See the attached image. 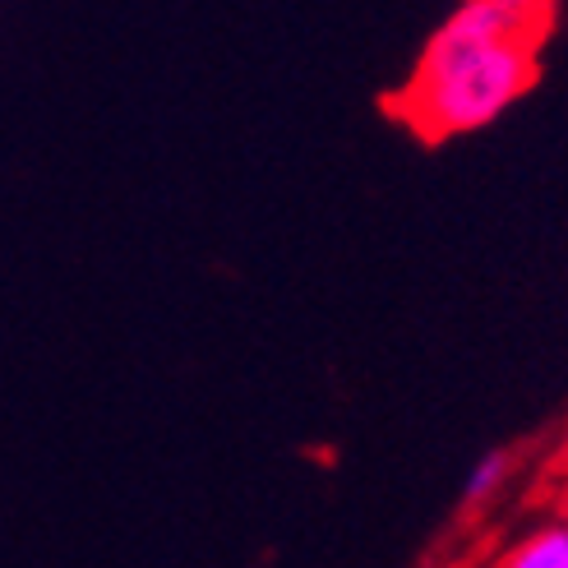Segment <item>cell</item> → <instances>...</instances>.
<instances>
[{
	"label": "cell",
	"instance_id": "cell-3",
	"mask_svg": "<svg viewBox=\"0 0 568 568\" xmlns=\"http://www.w3.org/2000/svg\"><path fill=\"white\" fill-rule=\"evenodd\" d=\"M508 476H514V453L490 448L486 458H476V467L467 471V480H463V504H467V508L490 504V499L508 486Z\"/></svg>",
	"mask_w": 568,
	"mask_h": 568
},
{
	"label": "cell",
	"instance_id": "cell-2",
	"mask_svg": "<svg viewBox=\"0 0 568 568\" xmlns=\"http://www.w3.org/2000/svg\"><path fill=\"white\" fill-rule=\"evenodd\" d=\"M499 568H568V523H546L508 550Z\"/></svg>",
	"mask_w": 568,
	"mask_h": 568
},
{
	"label": "cell",
	"instance_id": "cell-1",
	"mask_svg": "<svg viewBox=\"0 0 568 568\" xmlns=\"http://www.w3.org/2000/svg\"><path fill=\"white\" fill-rule=\"evenodd\" d=\"M550 6L467 0L420 47L397 111L425 139L476 134L499 121L541 74Z\"/></svg>",
	"mask_w": 568,
	"mask_h": 568
}]
</instances>
